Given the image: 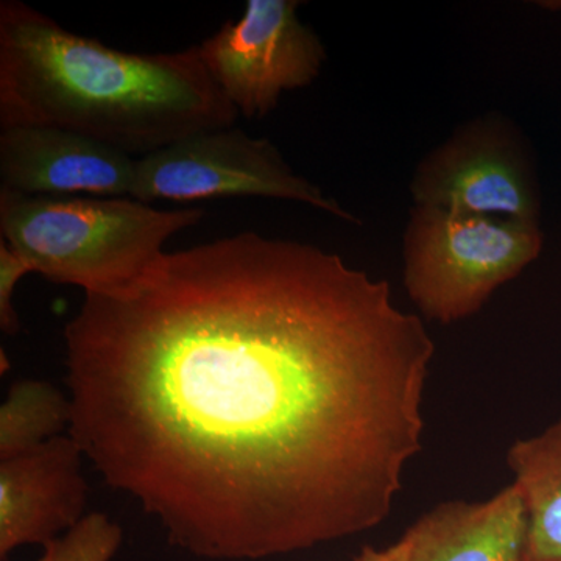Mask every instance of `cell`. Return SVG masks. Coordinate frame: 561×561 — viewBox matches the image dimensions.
I'll list each match as a JSON object with an SVG mask.
<instances>
[{"instance_id": "6da1fadb", "label": "cell", "mask_w": 561, "mask_h": 561, "mask_svg": "<svg viewBox=\"0 0 561 561\" xmlns=\"http://www.w3.org/2000/svg\"><path fill=\"white\" fill-rule=\"evenodd\" d=\"M65 346L69 434L201 559L370 530L421 451L430 332L312 243L243 231L164 253L84 295Z\"/></svg>"}, {"instance_id": "7a4b0ae2", "label": "cell", "mask_w": 561, "mask_h": 561, "mask_svg": "<svg viewBox=\"0 0 561 561\" xmlns=\"http://www.w3.org/2000/svg\"><path fill=\"white\" fill-rule=\"evenodd\" d=\"M238 116L198 46L130 54L66 31L20 0L0 3L2 128H61L140 158L234 127Z\"/></svg>"}, {"instance_id": "3957f363", "label": "cell", "mask_w": 561, "mask_h": 561, "mask_svg": "<svg viewBox=\"0 0 561 561\" xmlns=\"http://www.w3.org/2000/svg\"><path fill=\"white\" fill-rule=\"evenodd\" d=\"M205 216L131 197H27L0 190V236L33 273L84 295H114L161 260L164 243Z\"/></svg>"}, {"instance_id": "277c9868", "label": "cell", "mask_w": 561, "mask_h": 561, "mask_svg": "<svg viewBox=\"0 0 561 561\" xmlns=\"http://www.w3.org/2000/svg\"><path fill=\"white\" fill-rule=\"evenodd\" d=\"M540 224L413 208L402 279L424 319L442 324L481 311L505 283L540 256Z\"/></svg>"}, {"instance_id": "5b68a950", "label": "cell", "mask_w": 561, "mask_h": 561, "mask_svg": "<svg viewBox=\"0 0 561 561\" xmlns=\"http://www.w3.org/2000/svg\"><path fill=\"white\" fill-rule=\"evenodd\" d=\"M264 197L312 206L343 221L359 224L341 203L298 175L273 142L241 128H216L187 136L138 158L131 198L195 202Z\"/></svg>"}, {"instance_id": "8992f818", "label": "cell", "mask_w": 561, "mask_h": 561, "mask_svg": "<svg viewBox=\"0 0 561 561\" xmlns=\"http://www.w3.org/2000/svg\"><path fill=\"white\" fill-rule=\"evenodd\" d=\"M416 208L540 224L537 171L522 133L497 113L468 121L412 176Z\"/></svg>"}, {"instance_id": "52a82bcc", "label": "cell", "mask_w": 561, "mask_h": 561, "mask_svg": "<svg viewBox=\"0 0 561 561\" xmlns=\"http://www.w3.org/2000/svg\"><path fill=\"white\" fill-rule=\"evenodd\" d=\"M298 0H249L198 49L214 83L247 119H264L284 92L309 87L327 61L323 44L298 18Z\"/></svg>"}, {"instance_id": "ba28073f", "label": "cell", "mask_w": 561, "mask_h": 561, "mask_svg": "<svg viewBox=\"0 0 561 561\" xmlns=\"http://www.w3.org/2000/svg\"><path fill=\"white\" fill-rule=\"evenodd\" d=\"M138 158L61 128L0 130V190L27 197H131Z\"/></svg>"}, {"instance_id": "9c48e42d", "label": "cell", "mask_w": 561, "mask_h": 561, "mask_svg": "<svg viewBox=\"0 0 561 561\" xmlns=\"http://www.w3.org/2000/svg\"><path fill=\"white\" fill-rule=\"evenodd\" d=\"M84 456L70 434L0 461V560L22 546L46 548L88 515Z\"/></svg>"}, {"instance_id": "30bf717a", "label": "cell", "mask_w": 561, "mask_h": 561, "mask_svg": "<svg viewBox=\"0 0 561 561\" xmlns=\"http://www.w3.org/2000/svg\"><path fill=\"white\" fill-rule=\"evenodd\" d=\"M408 561H524L527 513L515 483L489 501H449L409 527Z\"/></svg>"}, {"instance_id": "8fae6325", "label": "cell", "mask_w": 561, "mask_h": 561, "mask_svg": "<svg viewBox=\"0 0 561 561\" xmlns=\"http://www.w3.org/2000/svg\"><path fill=\"white\" fill-rule=\"evenodd\" d=\"M507 465L527 513L524 561H561V416L541 434L513 443Z\"/></svg>"}, {"instance_id": "7c38bea8", "label": "cell", "mask_w": 561, "mask_h": 561, "mask_svg": "<svg viewBox=\"0 0 561 561\" xmlns=\"http://www.w3.org/2000/svg\"><path fill=\"white\" fill-rule=\"evenodd\" d=\"M70 421L69 394L38 379L14 382L0 405V461L69 434Z\"/></svg>"}, {"instance_id": "4fadbf2b", "label": "cell", "mask_w": 561, "mask_h": 561, "mask_svg": "<svg viewBox=\"0 0 561 561\" xmlns=\"http://www.w3.org/2000/svg\"><path fill=\"white\" fill-rule=\"evenodd\" d=\"M124 531L105 513H88L76 527L44 548L35 561H113Z\"/></svg>"}, {"instance_id": "5bb4252c", "label": "cell", "mask_w": 561, "mask_h": 561, "mask_svg": "<svg viewBox=\"0 0 561 561\" xmlns=\"http://www.w3.org/2000/svg\"><path fill=\"white\" fill-rule=\"evenodd\" d=\"M28 273H33L28 261L0 239V330L7 335H14L21 331L13 297L18 284Z\"/></svg>"}, {"instance_id": "9a60e30c", "label": "cell", "mask_w": 561, "mask_h": 561, "mask_svg": "<svg viewBox=\"0 0 561 561\" xmlns=\"http://www.w3.org/2000/svg\"><path fill=\"white\" fill-rule=\"evenodd\" d=\"M411 553V537L408 531L393 545L386 549H375L367 546L353 561H408Z\"/></svg>"}]
</instances>
